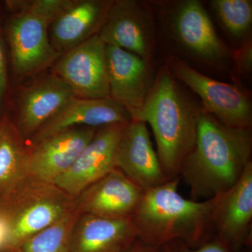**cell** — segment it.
Here are the masks:
<instances>
[{"instance_id":"24","label":"cell","mask_w":252,"mask_h":252,"mask_svg":"<svg viewBox=\"0 0 252 252\" xmlns=\"http://www.w3.org/2000/svg\"><path fill=\"white\" fill-rule=\"evenodd\" d=\"M162 248L164 252H231L216 236L197 248H191L180 240L165 244Z\"/></svg>"},{"instance_id":"17","label":"cell","mask_w":252,"mask_h":252,"mask_svg":"<svg viewBox=\"0 0 252 252\" xmlns=\"http://www.w3.org/2000/svg\"><path fill=\"white\" fill-rule=\"evenodd\" d=\"M132 121L130 114L115 100L74 97L32 136L33 144L76 127H99Z\"/></svg>"},{"instance_id":"28","label":"cell","mask_w":252,"mask_h":252,"mask_svg":"<svg viewBox=\"0 0 252 252\" xmlns=\"http://www.w3.org/2000/svg\"><path fill=\"white\" fill-rule=\"evenodd\" d=\"M124 252H164V250L162 246L149 245L137 238L130 248Z\"/></svg>"},{"instance_id":"10","label":"cell","mask_w":252,"mask_h":252,"mask_svg":"<svg viewBox=\"0 0 252 252\" xmlns=\"http://www.w3.org/2000/svg\"><path fill=\"white\" fill-rule=\"evenodd\" d=\"M126 124L99 127L72 166L53 183L77 198L88 187L114 170L118 141Z\"/></svg>"},{"instance_id":"19","label":"cell","mask_w":252,"mask_h":252,"mask_svg":"<svg viewBox=\"0 0 252 252\" xmlns=\"http://www.w3.org/2000/svg\"><path fill=\"white\" fill-rule=\"evenodd\" d=\"M112 1L74 0L51 23L49 38L63 54L99 32Z\"/></svg>"},{"instance_id":"22","label":"cell","mask_w":252,"mask_h":252,"mask_svg":"<svg viewBox=\"0 0 252 252\" xmlns=\"http://www.w3.org/2000/svg\"><path fill=\"white\" fill-rule=\"evenodd\" d=\"M210 5L230 34L240 38L252 26V2L250 0H213Z\"/></svg>"},{"instance_id":"1","label":"cell","mask_w":252,"mask_h":252,"mask_svg":"<svg viewBox=\"0 0 252 252\" xmlns=\"http://www.w3.org/2000/svg\"><path fill=\"white\" fill-rule=\"evenodd\" d=\"M252 148L250 127H228L203 109L195 147L179 173L192 200H207L233 187L251 161Z\"/></svg>"},{"instance_id":"7","label":"cell","mask_w":252,"mask_h":252,"mask_svg":"<svg viewBox=\"0 0 252 252\" xmlns=\"http://www.w3.org/2000/svg\"><path fill=\"white\" fill-rule=\"evenodd\" d=\"M107 46L125 50L149 62L154 36L148 11L133 0L112 1L97 33Z\"/></svg>"},{"instance_id":"5","label":"cell","mask_w":252,"mask_h":252,"mask_svg":"<svg viewBox=\"0 0 252 252\" xmlns=\"http://www.w3.org/2000/svg\"><path fill=\"white\" fill-rule=\"evenodd\" d=\"M166 67L175 79L198 94L203 102L204 112L228 127H250L251 102L237 86L207 77L173 56L167 60Z\"/></svg>"},{"instance_id":"3","label":"cell","mask_w":252,"mask_h":252,"mask_svg":"<svg viewBox=\"0 0 252 252\" xmlns=\"http://www.w3.org/2000/svg\"><path fill=\"white\" fill-rule=\"evenodd\" d=\"M202 111L166 67L158 72L137 121L148 123L152 127L158 157L169 180L179 177L182 163L195 147Z\"/></svg>"},{"instance_id":"11","label":"cell","mask_w":252,"mask_h":252,"mask_svg":"<svg viewBox=\"0 0 252 252\" xmlns=\"http://www.w3.org/2000/svg\"><path fill=\"white\" fill-rule=\"evenodd\" d=\"M114 164L143 191L170 180L162 170L144 122L126 124L118 141Z\"/></svg>"},{"instance_id":"2","label":"cell","mask_w":252,"mask_h":252,"mask_svg":"<svg viewBox=\"0 0 252 252\" xmlns=\"http://www.w3.org/2000/svg\"><path fill=\"white\" fill-rule=\"evenodd\" d=\"M180 177L144 191L131 220L139 240L162 246L180 240L197 248L207 240L213 229L212 213L216 196L196 201L178 192Z\"/></svg>"},{"instance_id":"14","label":"cell","mask_w":252,"mask_h":252,"mask_svg":"<svg viewBox=\"0 0 252 252\" xmlns=\"http://www.w3.org/2000/svg\"><path fill=\"white\" fill-rule=\"evenodd\" d=\"M252 220V162L233 187L216 196L212 213L216 237L231 252L249 242Z\"/></svg>"},{"instance_id":"20","label":"cell","mask_w":252,"mask_h":252,"mask_svg":"<svg viewBox=\"0 0 252 252\" xmlns=\"http://www.w3.org/2000/svg\"><path fill=\"white\" fill-rule=\"evenodd\" d=\"M23 138L8 118H0V204L4 203L26 178Z\"/></svg>"},{"instance_id":"12","label":"cell","mask_w":252,"mask_h":252,"mask_svg":"<svg viewBox=\"0 0 252 252\" xmlns=\"http://www.w3.org/2000/svg\"><path fill=\"white\" fill-rule=\"evenodd\" d=\"M170 27L179 44L204 63L216 64L228 56L210 16L199 1L178 3L172 11Z\"/></svg>"},{"instance_id":"15","label":"cell","mask_w":252,"mask_h":252,"mask_svg":"<svg viewBox=\"0 0 252 252\" xmlns=\"http://www.w3.org/2000/svg\"><path fill=\"white\" fill-rule=\"evenodd\" d=\"M144 191L122 171L114 168L76 198L81 214L108 219H131Z\"/></svg>"},{"instance_id":"27","label":"cell","mask_w":252,"mask_h":252,"mask_svg":"<svg viewBox=\"0 0 252 252\" xmlns=\"http://www.w3.org/2000/svg\"><path fill=\"white\" fill-rule=\"evenodd\" d=\"M9 245V224L4 214L0 211V252H8Z\"/></svg>"},{"instance_id":"4","label":"cell","mask_w":252,"mask_h":252,"mask_svg":"<svg viewBox=\"0 0 252 252\" xmlns=\"http://www.w3.org/2000/svg\"><path fill=\"white\" fill-rule=\"evenodd\" d=\"M77 208V200L54 183L26 176L1 204L9 227L8 252Z\"/></svg>"},{"instance_id":"26","label":"cell","mask_w":252,"mask_h":252,"mask_svg":"<svg viewBox=\"0 0 252 252\" xmlns=\"http://www.w3.org/2000/svg\"><path fill=\"white\" fill-rule=\"evenodd\" d=\"M239 69L243 72H250L252 68V47L251 43H248L240 52L238 57Z\"/></svg>"},{"instance_id":"21","label":"cell","mask_w":252,"mask_h":252,"mask_svg":"<svg viewBox=\"0 0 252 252\" xmlns=\"http://www.w3.org/2000/svg\"><path fill=\"white\" fill-rule=\"evenodd\" d=\"M80 215L76 208L54 224L25 240L15 252H71L73 228Z\"/></svg>"},{"instance_id":"9","label":"cell","mask_w":252,"mask_h":252,"mask_svg":"<svg viewBox=\"0 0 252 252\" xmlns=\"http://www.w3.org/2000/svg\"><path fill=\"white\" fill-rule=\"evenodd\" d=\"M49 26L44 19L31 14H16L11 20L8 38L16 77L37 74L56 62L62 55L50 41Z\"/></svg>"},{"instance_id":"18","label":"cell","mask_w":252,"mask_h":252,"mask_svg":"<svg viewBox=\"0 0 252 252\" xmlns=\"http://www.w3.org/2000/svg\"><path fill=\"white\" fill-rule=\"evenodd\" d=\"M137 238L131 219L81 214L73 228L71 252H124Z\"/></svg>"},{"instance_id":"13","label":"cell","mask_w":252,"mask_h":252,"mask_svg":"<svg viewBox=\"0 0 252 252\" xmlns=\"http://www.w3.org/2000/svg\"><path fill=\"white\" fill-rule=\"evenodd\" d=\"M97 129L72 127L34 144L28 150L26 174L36 180L53 183L72 166Z\"/></svg>"},{"instance_id":"16","label":"cell","mask_w":252,"mask_h":252,"mask_svg":"<svg viewBox=\"0 0 252 252\" xmlns=\"http://www.w3.org/2000/svg\"><path fill=\"white\" fill-rule=\"evenodd\" d=\"M74 97L70 86L54 72L33 83L20 99L16 127L23 140L32 137Z\"/></svg>"},{"instance_id":"8","label":"cell","mask_w":252,"mask_h":252,"mask_svg":"<svg viewBox=\"0 0 252 252\" xmlns=\"http://www.w3.org/2000/svg\"><path fill=\"white\" fill-rule=\"evenodd\" d=\"M105 55L110 97L137 121L155 79L149 62L115 46L106 45Z\"/></svg>"},{"instance_id":"23","label":"cell","mask_w":252,"mask_h":252,"mask_svg":"<svg viewBox=\"0 0 252 252\" xmlns=\"http://www.w3.org/2000/svg\"><path fill=\"white\" fill-rule=\"evenodd\" d=\"M74 0L8 1L10 9L18 14H28L42 18L50 24L74 3Z\"/></svg>"},{"instance_id":"25","label":"cell","mask_w":252,"mask_h":252,"mask_svg":"<svg viewBox=\"0 0 252 252\" xmlns=\"http://www.w3.org/2000/svg\"><path fill=\"white\" fill-rule=\"evenodd\" d=\"M6 86H7V72H6V58H5L2 41L0 36V109L4 99Z\"/></svg>"},{"instance_id":"6","label":"cell","mask_w":252,"mask_h":252,"mask_svg":"<svg viewBox=\"0 0 252 252\" xmlns=\"http://www.w3.org/2000/svg\"><path fill=\"white\" fill-rule=\"evenodd\" d=\"M105 46L96 34L63 53L56 61L55 74L70 86L75 97H110Z\"/></svg>"}]
</instances>
